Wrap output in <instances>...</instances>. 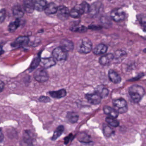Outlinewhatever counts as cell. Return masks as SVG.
Returning <instances> with one entry per match:
<instances>
[{
    "instance_id": "obj_12",
    "label": "cell",
    "mask_w": 146,
    "mask_h": 146,
    "mask_svg": "<svg viewBox=\"0 0 146 146\" xmlns=\"http://www.w3.org/2000/svg\"><path fill=\"white\" fill-rule=\"evenodd\" d=\"M34 3V8L39 12L44 11L47 5L46 0H33Z\"/></svg>"
},
{
    "instance_id": "obj_37",
    "label": "cell",
    "mask_w": 146,
    "mask_h": 146,
    "mask_svg": "<svg viewBox=\"0 0 146 146\" xmlns=\"http://www.w3.org/2000/svg\"><path fill=\"white\" fill-rule=\"evenodd\" d=\"M72 134H70L69 135L68 137H66V138L64 139V143H65V145H67V144L69 143L70 139H71V138H72Z\"/></svg>"
},
{
    "instance_id": "obj_10",
    "label": "cell",
    "mask_w": 146,
    "mask_h": 146,
    "mask_svg": "<svg viewBox=\"0 0 146 146\" xmlns=\"http://www.w3.org/2000/svg\"><path fill=\"white\" fill-rule=\"evenodd\" d=\"M41 63L43 68L48 69L55 66L56 64L55 58L54 57H48L41 59Z\"/></svg>"
},
{
    "instance_id": "obj_7",
    "label": "cell",
    "mask_w": 146,
    "mask_h": 146,
    "mask_svg": "<svg viewBox=\"0 0 146 146\" xmlns=\"http://www.w3.org/2000/svg\"><path fill=\"white\" fill-rule=\"evenodd\" d=\"M56 13L58 18L62 21L68 19L70 16V11L69 9L67 7L62 5L58 7Z\"/></svg>"
},
{
    "instance_id": "obj_25",
    "label": "cell",
    "mask_w": 146,
    "mask_h": 146,
    "mask_svg": "<svg viewBox=\"0 0 146 146\" xmlns=\"http://www.w3.org/2000/svg\"><path fill=\"white\" fill-rule=\"evenodd\" d=\"M66 119L71 123H76L78 121L79 115L76 112H68L67 114Z\"/></svg>"
},
{
    "instance_id": "obj_1",
    "label": "cell",
    "mask_w": 146,
    "mask_h": 146,
    "mask_svg": "<svg viewBox=\"0 0 146 146\" xmlns=\"http://www.w3.org/2000/svg\"><path fill=\"white\" fill-rule=\"evenodd\" d=\"M129 93L133 101L135 103H138L142 99L145 92L141 86L134 85L129 87Z\"/></svg>"
},
{
    "instance_id": "obj_30",
    "label": "cell",
    "mask_w": 146,
    "mask_h": 146,
    "mask_svg": "<svg viewBox=\"0 0 146 146\" xmlns=\"http://www.w3.org/2000/svg\"><path fill=\"white\" fill-rule=\"evenodd\" d=\"M104 134L107 138L111 137L114 133V131L113 129L109 126H105L103 129Z\"/></svg>"
},
{
    "instance_id": "obj_22",
    "label": "cell",
    "mask_w": 146,
    "mask_h": 146,
    "mask_svg": "<svg viewBox=\"0 0 146 146\" xmlns=\"http://www.w3.org/2000/svg\"><path fill=\"white\" fill-rule=\"evenodd\" d=\"M49 93L54 98L61 99L66 96L67 92L65 89H61L59 91H50Z\"/></svg>"
},
{
    "instance_id": "obj_14",
    "label": "cell",
    "mask_w": 146,
    "mask_h": 146,
    "mask_svg": "<svg viewBox=\"0 0 146 146\" xmlns=\"http://www.w3.org/2000/svg\"><path fill=\"white\" fill-rule=\"evenodd\" d=\"M108 76L110 80L115 84H119L121 81V78L120 75L114 70L110 69L109 71Z\"/></svg>"
},
{
    "instance_id": "obj_28",
    "label": "cell",
    "mask_w": 146,
    "mask_h": 146,
    "mask_svg": "<svg viewBox=\"0 0 146 146\" xmlns=\"http://www.w3.org/2000/svg\"><path fill=\"white\" fill-rule=\"evenodd\" d=\"M41 60L40 55H38L34 58L30 67V71L31 72L34 70L39 65L41 62Z\"/></svg>"
},
{
    "instance_id": "obj_2",
    "label": "cell",
    "mask_w": 146,
    "mask_h": 146,
    "mask_svg": "<svg viewBox=\"0 0 146 146\" xmlns=\"http://www.w3.org/2000/svg\"><path fill=\"white\" fill-rule=\"evenodd\" d=\"M92 49V44L90 39L85 38L78 41L77 50L79 53L86 54L90 53Z\"/></svg>"
},
{
    "instance_id": "obj_17",
    "label": "cell",
    "mask_w": 146,
    "mask_h": 146,
    "mask_svg": "<svg viewBox=\"0 0 146 146\" xmlns=\"http://www.w3.org/2000/svg\"><path fill=\"white\" fill-rule=\"evenodd\" d=\"M114 60V55L111 53H109L103 56L100 58V64L104 66L108 65Z\"/></svg>"
},
{
    "instance_id": "obj_40",
    "label": "cell",
    "mask_w": 146,
    "mask_h": 146,
    "mask_svg": "<svg viewBox=\"0 0 146 146\" xmlns=\"http://www.w3.org/2000/svg\"><path fill=\"white\" fill-rule=\"evenodd\" d=\"M143 51H144V52H145V53H146V48H145V49H144L143 50Z\"/></svg>"
},
{
    "instance_id": "obj_18",
    "label": "cell",
    "mask_w": 146,
    "mask_h": 146,
    "mask_svg": "<svg viewBox=\"0 0 146 146\" xmlns=\"http://www.w3.org/2000/svg\"><path fill=\"white\" fill-rule=\"evenodd\" d=\"M84 14L80 5H77L70 11V16L73 18H80L81 15Z\"/></svg>"
},
{
    "instance_id": "obj_15",
    "label": "cell",
    "mask_w": 146,
    "mask_h": 146,
    "mask_svg": "<svg viewBox=\"0 0 146 146\" xmlns=\"http://www.w3.org/2000/svg\"><path fill=\"white\" fill-rule=\"evenodd\" d=\"M23 8L25 11L27 13H33L35 9L33 1V0H24Z\"/></svg>"
},
{
    "instance_id": "obj_16",
    "label": "cell",
    "mask_w": 146,
    "mask_h": 146,
    "mask_svg": "<svg viewBox=\"0 0 146 146\" xmlns=\"http://www.w3.org/2000/svg\"><path fill=\"white\" fill-rule=\"evenodd\" d=\"M103 110L106 115L113 118H117L119 115V113L115 109H113L109 106H105L103 108Z\"/></svg>"
},
{
    "instance_id": "obj_24",
    "label": "cell",
    "mask_w": 146,
    "mask_h": 146,
    "mask_svg": "<svg viewBox=\"0 0 146 146\" xmlns=\"http://www.w3.org/2000/svg\"><path fill=\"white\" fill-rule=\"evenodd\" d=\"M127 56V53L123 50L117 51L114 55V60L117 61H122Z\"/></svg>"
},
{
    "instance_id": "obj_39",
    "label": "cell",
    "mask_w": 146,
    "mask_h": 146,
    "mask_svg": "<svg viewBox=\"0 0 146 146\" xmlns=\"http://www.w3.org/2000/svg\"><path fill=\"white\" fill-rule=\"evenodd\" d=\"M3 139H4V135H3L1 130L0 129V143L3 142Z\"/></svg>"
},
{
    "instance_id": "obj_6",
    "label": "cell",
    "mask_w": 146,
    "mask_h": 146,
    "mask_svg": "<svg viewBox=\"0 0 146 146\" xmlns=\"http://www.w3.org/2000/svg\"><path fill=\"white\" fill-rule=\"evenodd\" d=\"M52 55L55 59L58 61H65L67 58V52L61 47L55 48L52 52Z\"/></svg>"
},
{
    "instance_id": "obj_33",
    "label": "cell",
    "mask_w": 146,
    "mask_h": 146,
    "mask_svg": "<svg viewBox=\"0 0 146 146\" xmlns=\"http://www.w3.org/2000/svg\"><path fill=\"white\" fill-rule=\"evenodd\" d=\"M24 140L26 142V143H27V144L31 143V142H32V139L31 137L30 136L29 133L26 132L25 133L24 136Z\"/></svg>"
},
{
    "instance_id": "obj_34",
    "label": "cell",
    "mask_w": 146,
    "mask_h": 146,
    "mask_svg": "<svg viewBox=\"0 0 146 146\" xmlns=\"http://www.w3.org/2000/svg\"><path fill=\"white\" fill-rule=\"evenodd\" d=\"M6 16V11L4 9L0 10V24L3 22Z\"/></svg>"
},
{
    "instance_id": "obj_27",
    "label": "cell",
    "mask_w": 146,
    "mask_h": 146,
    "mask_svg": "<svg viewBox=\"0 0 146 146\" xmlns=\"http://www.w3.org/2000/svg\"><path fill=\"white\" fill-rule=\"evenodd\" d=\"M20 19H16L14 21L11 22L8 26V30L10 32L15 31L20 26Z\"/></svg>"
},
{
    "instance_id": "obj_31",
    "label": "cell",
    "mask_w": 146,
    "mask_h": 146,
    "mask_svg": "<svg viewBox=\"0 0 146 146\" xmlns=\"http://www.w3.org/2000/svg\"><path fill=\"white\" fill-rule=\"evenodd\" d=\"M78 140L82 143H89L91 142L90 141V137L85 133L80 134L79 136Z\"/></svg>"
},
{
    "instance_id": "obj_3",
    "label": "cell",
    "mask_w": 146,
    "mask_h": 146,
    "mask_svg": "<svg viewBox=\"0 0 146 146\" xmlns=\"http://www.w3.org/2000/svg\"><path fill=\"white\" fill-rule=\"evenodd\" d=\"M113 105L115 109L120 114L126 113L128 110L127 104L125 99L123 98L117 99L113 100Z\"/></svg>"
},
{
    "instance_id": "obj_36",
    "label": "cell",
    "mask_w": 146,
    "mask_h": 146,
    "mask_svg": "<svg viewBox=\"0 0 146 146\" xmlns=\"http://www.w3.org/2000/svg\"><path fill=\"white\" fill-rule=\"evenodd\" d=\"M89 28L92 30H100L102 28V27L100 26L92 25L89 26Z\"/></svg>"
},
{
    "instance_id": "obj_21",
    "label": "cell",
    "mask_w": 146,
    "mask_h": 146,
    "mask_svg": "<svg viewBox=\"0 0 146 146\" xmlns=\"http://www.w3.org/2000/svg\"><path fill=\"white\" fill-rule=\"evenodd\" d=\"M101 5L102 3L100 2H96L94 3H93L90 6V9L88 13L92 16L96 15L100 12V9L101 8Z\"/></svg>"
},
{
    "instance_id": "obj_11",
    "label": "cell",
    "mask_w": 146,
    "mask_h": 146,
    "mask_svg": "<svg viewBox=\"0 0 146 146\" xmlns=\"http://www.w3.org/2000/svg\"><path fill=\"white\" fill-rule=\"evenodd\" d=\"M60 47L68 52L72 51L74 49V45L71 40L68 39H63L61 41Z\"/></svg>"
},
{
    "instance_id": "obj_19",
    "label": "cell",
    "mask_w": 146,
    "mask_h": 146,
    "mask_svg": "<svg viewBox=\"0 0 146 146\" xmlns=\"http://www.w3.org/2000/svg\"><path fill=\"white\" fill-rule=\"evenodd\" d=\"M58 7L55 3L53 2L47 4L44 9V12L47 15L54 14L57 12Z\"/></svg>"
},
{
    "instance_id": "obj_20",
    "label": "cell",
    "mask_w": 146,
    "mask_h": 146,
    "mask_svg": "<svg viewBox=\"0 0 146 146\" xmlns=\"http://www.w3.org/2000/svg\"><path fill=\"white\" fill-rule=\"evenodd\" d=\"M108 50V47L104 44H100L94 49V54L96 55H100L106 53Z\"/></svg>"
},
{
    "instance_id": "obj_38",
    "label": "cell",
    "mask_w": 146,
    "mask_h": 146,
    "mask_svg": "<svg viewBox=\"0 0 146 146\" xmlns=\"http://www.w3.org/2000/svg\"><path fill=\"white\" fill-rule=\"evenodd\" d=\"M4 87V84L2 81L0 80V93L3 91Z\"/></svg>"
},
{
    "instance_id": "obj_13",
    "label": "cell",
    "mask_w": 146,
    "mask_h": 146,
    "mask_svg": "<svg viewBox=\"0 0 146 146\" xmlns=\"http://www.w3.org/2000/svg\"><path fill=\"white\" fill-rule=\"evenodd\" d=\"M25 11L24 8L19 5H15L13 8V15L16 19H20L23 17Z\"/></svg>"
},
{
    "instance_id": "obj_8",
    "label": "cell",
    "mask_w": 146,
    "mask_h": 146,
    "mask_svg": "<svg viewBox=\"0 0 146 146\" xmlns=\"http://www.w3.org/2000/svg\"><path fill=\"white\" fill-rule=\"evenodd\" d=\"M85 97L88 103L94 105L99 104L102 99L101 97L95 92L94 93H88L86 94Z\"/></svg>"
},
{
    "instance_id": "obj_4",
    "label": "cell",
    "mask_w": 146,
    "mask_h": 146,
    "mask_svg": "<svg viewBox=\"0 0 146 146\" xmlns=\"http://www.w3.org/2000/svg\"><path fill=\"white\" fill-rule=\"evenodd\" d=\"M33 77L37 81L41 83L46 82L49 79V75L44 68L37 69L33 74Z\"/></svg>"
},
{
    "instance_id": "obj_26",
    "label": "cell",
    "mask_w": 146,
    "mask_h": 146,
    "mask_svg": "<svg viewBox=\"0 0 146 146\" xmlns=\"http://www.w3.org/2000/svg\"><path fill=\"white\" fill-rule=\"evenodd\" d=\"M64 127L63 125L59 126L54 132V135L52 138V141H56L63 133L64 131Z\"/></svg>"
},
{
    "instance_id": "obj_35",
    "label": "cell",
    "mask_w": 146,
    "mask_h": 146,
    "mask_svg": "<svg viewBox=\"0 0 146 146\" xmlns=\"http://www.w3.org/2000/svg\"><path fill=\"white\" fill-rule=\"evenodd\" d=\"M39 101L41 102H43V103H47L50 102L51 101V99L49 97L46 96H41L38 99Z\"/></svg>"
},
{
    "instance_id": "obj_5",
    "label": "cell",
    "mask_w": 146,
    "mask_h": 146,
    "mask_svg": "<svg viewBox=\"0 0 146 146\" xmlns=\"http://www.w3.org/2000/svg\"><path fill=\"white\" fill-rule=\"evenodd\" d=\"M111 17L115 22H120L125 19L126 14L121 8H115L111 13Z\"/></svg>"
},
{
    "instance_id": "obj_32",
    "label": "cell",
    "mask_w": 146,
    "mask_h": 146,
    "mask_svg": "<svg viewBox=\"0 0 146 146\" xmlns=\"http://www.w3.org/2000/svg\"><path fill=\"white\" fill-rule=\"evenodd\" d=\"M71 30L73 31L76 32H85L87 31V28L84 26H75L73 27Z\"/></svg>"
},
{
    "instance_id": "obj_9",
    "label": "cell",
    "mask_w": 146,
    "mask_h": 146,
    "mask_svg": "<svg viewBox=\"0 0 146 146\" xmlns=\"http://www.w3.org/2000/svg\"><path fill=\"white\" fill-rule=\"evenodd\" d=\"M30 39L26 36H20L12 43L11 46L14 48L21 47L29 44Z\"/></svg>"
},
{
    "instance_id": "obj_23",
    "label": "cell",
    "mask_w": 146,
    "mask_h": 146,
    "mask_svg": "<svg viewBox=\"0 0 146 146\" xmlns=\"http://www.w3.org/2000/svg\"><path fill=\"white\" fill-rule=\"evenodd\" d=\"M95 92L98 93L102 98H105L108 97L109 93L108 89L101 85L97 87Z\"/></svg>"
},
{
    "instance_id": "obj_29",
    "label": "cell",
    "mask_w": 146,
    "mask_h": 146,
    "mask_svg": "<svg viewBox=\"0 0 146 146\" xmlns=\"http://www.w3.org/2000/svg\"><path fill=\"white\" fill-rule=\"evenodd\" d=\"M106 121L109 125L114 127H118L120 124L119 122L115 119V118H113L110 117H106Z\"/></svg>"
}]
</instances>
